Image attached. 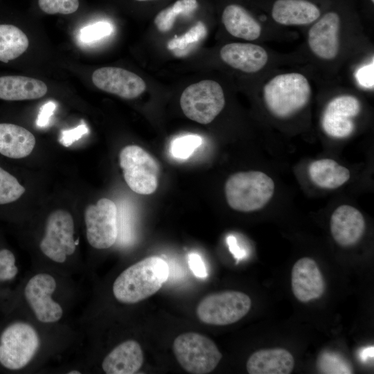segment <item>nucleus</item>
<instances>
[{
    "label": "nucleus",
    "instance_id": "nucleus-1",
    "mask_svg": "<svg viewBox=\"0 0 374 374\" xmlns=\"http://www.w3.org/2000/svg\"><path fill=\"white\" fill-rule=\"evenodd\" d=\"M169 267L158 256L145 258L125 269L114 282V297L121 303L133 304L155 294L167 280Z\"/></svg>",
    "mask_w": 374,
    "mask_h": 374
},
{
    "label": "nucleus",
    "instance_id": "nucleus-2",
    "mask_svg": "<svg viewBox=\"0 0 374 374\" xmlns=\"http://www.w3.org/2000/svg\"><path fill=\"white\" fill-rule=\"evenodd\" d=\"M310 96V83L299 73L276 75L263 88V98L267 109L280 118L297 113L308 104Z\"/></svg>",
    "mask_w": 374,
    "mask_h": 374
},
{
    "label": "nucleus",
    "instance_id": "nucleus-3",
    "mask_svg": "<svg viewBox=\"0 0 374 374\" xmlns=\"http://www.w3.org/2000/svg\"><path fill=\"white\" fill-rule=\"evenodd\" d=\"M275 184L260 171L238 172L226 180L224 192L229 206L240 212H253L262 208L271 199Z\"/></svg>",
    "mask_w": 374,
    "mask_h": 374
},
{
    "label": "nucleus",
    "instance_id": "nucleus-4",
    "mask_svg": "<svg viewBox=\"0 0 374 374\" xmlns=\"http://www.w3.org/2000/svg\"><path fill=\"white\" fill-rule=\"evenodd\" d=\"M39 346V335L33 326L22 321L9 323L0 332V366L10 371L23 369Z\"/></svg>",
    "mask_w": 374,
    "mask_h": 374
},
{
    "label": "nucleus",
    "instance_id": "nucleus-5",
    "mask_svg": "<svg viewBox=\"0 0 374 374\" xmlns=\"http://www.w3.org/2000/svg\"><path fill=\"white\" fill-rule=\"evenodd\" d=\"M172 350L180 366L193 374L211 373L222 357L215 342L193 332L177 336L174 340Z\"/></svg>",
    "mask_w": 374,
    "mask_h": 374
},
{
    "label": "nucleus",
    "instance_id": "nucleus-6",
    "mask_svg": "<svg viewBox=\"0 0 374 374\" xmlns=\"http://www.w3.org/2000/svg\"><path fill=\"white\" fill-rule=\"evenodd\" d=\"M225 98L220 84L204 80L187 87L180 97V106L186 117L201 124H208L222 112Z\"/></svg>",
    "mask_w": 374,
    "mask_h": 374
},
{
    "label": "nucleus",
    "instance_id": "nucleus-7",
    "mask_svg": "<svg viewBox=\"0 0 374 374\" xmlns=\"http://www.w3.org/2000/svg\"><path fill=\"white\" fill-rule=\"evenodd\" d=\"M119 163L124 179L132 190L150 195L157 190L159 166L143 148L136 145L125 146L120 152Z\"/></svg>",
    "mask_w": 374,
    "mask_h": 374
},
{
    "label": "nucleus",
    "instance_id": "nucleus-8",
    "mask_svg": "<svg viewBox=\"0 0 374 374\" xmlns=\"http://www.w3.org/2000/svg\"><path fill=\"white\" fill-rule=\"evenodd\" d=\"M251 306V299L245 293L226 290L206 296L199 303L196 313L204 323L226 326L243 318Z\"/></svg>",
    "mask_w": 374,
    "mask_h": 374
},
{
    "label": "nucleus",
    "instance_id": "nucleus-9",
    "mask_svg": "<svg viewBox=\"0 0 374 374\" xmlns=\"http://www.w3.org/2000/svg\"><path fill=\"white\" fill-rule=\"evenodd\" d=\"M73 235L72 215L65 210L57 209L47 218L40 250L52 261L62 263L75 251L78 240H75Z\"/></svg>",
    "mask_w": 374,
    "mask_h": 374
},
{
    "label": "nucleus",
    "instance_id": "nucleus-10",
    "mask_svg": "<svg viewBox=\"0 0 374 374\" xmlns=\"http://www.w3.org/2000/svg\"><path fill=\"white\" fill-rule=\"evenodd\" d=\"M87 239L95 249L111 247L118 237L117 207L109 199L101 198L84 211Z\"/></svg>",
    "mask_w": 374,
    "mask_h": 374
},
{
    "label": "nucleus",
    "instance_id": "nucleus-11",
    "mask_svg": "<svg viewBox=\"0 0 374 374\" xmlns=\"http://www.w3.org/2000/svg\"><path fill=\"white\" fill-rule=\"evenodd\" d=\"M56 287L55 278L47 273L33 276L24 287L25 299L36 319L42 323H55L62 317V306L52 298Z\"/></svg>",
    "mask_w": 374,
    "mask_h": 374
},
{
    "label": "nucleus",
    "instance_id": "nucleus-12",
    "mask_svg": "<svg viewBox=\"0 0 374 374\" xmlns=\"http://www.w3.org/2000/svg\"><path fill=\"white\" fill-rule=\"evenodd\" d=\"M361 111L360 101L355 96L342 95L332 99L326 107L321 125L325 133L336 139H344L355 130L353 118Z\"/></svg>",
    "mask_w": 374,
    "mask_h": 374
},
{
    "label": "nucleus",
    "instance_id": "nucleus-13",
    "mask_svg": "<svg viewBox=\"0 0 374 374\" xmlns=\"http://www.w3.org/2000/svg\"><path fill=\"white\" fill-rule=\"evenodd\" d=\"M93 84L99 89L125 99H134L146 89L144 80L126 69L107 66L95 70L91 75Z\"/></svg>",
    "mask_w": 374,
    "mask_h": 374
},
{
    "label": "nucleus",
    "instance_id": "nucleus-14",
    "mask_svg": "<svg viewBox=\"0 0 374 374\" xmlns=\"http://www.w3.org/2000/svg\"><path fill=\"white\" fill-rule=\"evenodd\" d=\"M291 282L294 296L303 303L319 299L325 290L324 280L317 262L308 257L295 262Z\"/></svg>",
    "mask_w": 374,
    "mask_h": 374
},
{
    "label": "nucleus",
    "instance_id": "nucleus-15",
    "mask_svg": "<svg viewBox=\"0 0 374 374\" xmlns=\"http://www.w3.org/2000/svg\"><path fill=\"white\" fill-rule=\"evenodd\" d=\"M330 228L335 241L341 247H350L362 238L366 229L365 219L356 208L343 204L330 217Z\"/></svg>",
    "mask_w": 374,
    "mask_h": 374
},
{
    "label": "nucleus",
    "instance_id": "nucleus-16",
    "mask_svg": "<svg viewBox=\"0 0 374 374\" xmlns=\"http://www.w3.org/2000/svg\"><path fill=\"white\" fill-rule=\"evenodd\" d=\"M340 19L334 12L325 14L310 29L308 44L311 51L323 60H332L339 48Z\"/></svg>",
    "mask_w": 374,
    "mask_h": 374
},
{
    "label": "nucleus",
    "instance_id": "nucleus-17",
    "mask_svg": "<svg viewBox=\"0 0 374 374\" xmlns=\"http://www.w3.org/2000/svg\"><path fill=\"white\" fill-rule=\"evenodd\" d=\"M221 59L231 67L246 73H256L267 62L268 55L260 46L250 43H231L220 50Z\"/></svg>",
    "mask_w": 374,
    "mask_h": 374
},
{
    "label": "nucleus",
    "instance_id": "nucleus-18",
    "mask_svg": "<svg viewBox=\"0 0 374 374\" xmlns=\"http://www.w3.org/2000/svg\"><path fill=\"white\" fill-rule=\"evenodd\" d=\"M143 363V353L140 344L129 339L116 346L102 362L107 374H133L139 371Z\"/></svg>",
    "mask_w": 374,
    "mask_h": 374
},
{
    "label": "nucleus",
    "instance_id": "nucleus-19",
    "mask_svg": "<svg viewBox=\"0 0 374 374\" xmlns=\"http://www.w3.org/2000/svg\"><path fill=\"white\" fill-rule=\"evenodd\" d=\"M246 366L249 374H290L293 371L294 359L285 348L261 349L249 357Z\"/></svg>",
    "mask_w": 374,
    "mask_h": 374
},
{
    "label": "nucleus",
    "instance_id": "nucleus-20",
    "mask_svg": "<svg viewBox=\"0 0 374 374\" xmlns=\"http://www.w3.org/2000/svg\"><path fill=\"white\" fill-rule=\"evenodd\" d=\"M34 135L24 127L10 123H0V156L8 159H24L35 145Z\"/></svg>",
    "mask_w": 374,
    "mask_h": 374
},
{
    "label": "nucleus",
    "instance_id": "nucleus-21",
    "mask_svg": "<svg viewBox=\"0 0 374 374\" xmlns=\"http://www.w3.org/2000/svg\"><path fill=\"white\" fill-rule=\"evenodd\" d=\"M320 15L319 9L307 0H277L271 10L273 19L286 26L309 24Z\"/></svg>",
    "mask_w": 374,
    "mask_h": 374
},
{
    "label": "nucleus",
    "instance_id": "nucleus-22",
    "mask_svg": "<svg viewBox=\"0 0 374 374\" xmlns=\"http://www.w3.org/2000/svg\"><path fill=\"white\" fill-rule=\"evenodd\" d=\"M48 88L42 80L22 75L0 77V99L8 101L35 100L46 95Z\"/></svg>",
    "mask_w": 374,
    "mask_h": 374
},
{
    "label": "nucleus",
    "instance_id": "nucleus-23",
    "mask_svg": "<svg viewBox=\"0 0 374 374\" xmlns=\"http://www.w3.org/2000/svg\"><path fill=\"white\" fill-rule=\"evenodd\" d=\"M226 30L233 36L245 40H255L261 34L260 24L242 6H227L222 16Z\"/></svg>",
    "mask_w": 374,
    "mask_h": 374
},
{
    "label": "nucleus",
    "instance_id": "nucleus-24",
    "mask_svg": "<svg viewBox=\"0 0 374 374\" xmlns=\"http://www.w3.org/2000/svg\"><path fill=\"white\" fill-rule=\"evenodd\" d=\"M308 173L311 181L323 189H335L344 185L350 177V171L331 159L312 161Z\"/></svg>",
    "mask_w": 374,
    "mask_h": 374
},
{
    "label": "nucleus",
    "instance_id": "nucleus-25",
    "mask_svg": "<svg viewBox=\"0 0 374 374\" xmlns=\"http://www.w3.org/2000/svg\"><path fill=\"white\" fill-rule=\"evenodd\" d=\"M26 35L12 24H0V61L4 63L21 55L28 48Z\"/></svg>",
    "mask_w": 374,
    "mask_h": 374
},
{
    "label": "nucleus",
    "instance_id": "nucleus-26",
    "mask_svg": "<svg viewBox=\"0 0 374 374\" xmlns=\"http://www.w3.org/2000/svg\"><path fill=\"white\" fill-rule=\"evenodd\" d=\"M198 7L197 0H177L170 7L161 10L154 18V24L161 32H167L174 26L179 15L192 14Z\"/></svg>",
    "mask_w": 374,
    "mask_h": 374
},
{
    "label": "nucleus",
    "instance_id": "nucleus-27",
    "mask_svg": "<svg viewBox=\"0 0 374 374\" xmlns=\"http://www.w3.org/2000/svg\"><path fill=\"white\" fill-rule=\"evenodd\" d=\"M25 192V187L17 177L0 165V207L15 203Z\"/></svg>",
    "mask_w": 374,
    "mask_h": 374
},
{
    "label": "nucleus",
    "instance_id": "nucleus-28",
    "mask_svg": "<svg viewBox=\"0 0 374 374\" xmlns=\"http://www.w3.org/2000/svg\"><path fill=\"white\" fill-rule=\"evenodd\" d=\"M207 30L202 21L197 22L186 33L180 37L175 36L168 43V48L177 56L187 54L193 46L202 41L206 35Z\"/></svg>",
    "mask_w": 374,
    "mask_h": 374
},
{
    "label": "nucleus",
    "instance_id": "nucleus-29",
    "mask_svg": "<svg viewBox=\"0 0 374 374\" xmlns=\"http://www.w3.org/2000/svg\"><path fill=\"white\" fill-rule=\"evenodd\" d=\"M317 368L321 373H353L352 364L344 356L330 350H325L319 354L317 360Z\"/></svg>",
    "mask_w": 374,
    "mask_h": 374
},
{
    "label": "nucleus",
    "instance_id": "nucleus-30",
    "mask_svg": "<svg viewBox=\"0 0 374 374\" xmlns=\"http://www.w3.org/2000/svg\"><path fill=\"white\" fill-rule=\"evenodd\" d=\"M202 138L196 134H188L175 139L170 144V153L177 159H186L200 146Z\"/></svg>",
    "mask_w": 374,
    "mask_h": 374
},
{
    "label": "nucleus",
    "instance_id": "nucleus-31",
    "mask_svg": "<svg viewBox=\"0 0 374 374\" xmlns=\"http://www.w3.org/2000/svg\"><path fill=\"white\" fill-rule=\"evenodd\" d=\"M19 272L14 253L6 247H0V285L13 280Z\"/></svg>",
    "mask_w": 374,
    "mask_h": 374
},
{
    "label": "nucleus",
    "instance_id": "nucleus-32",
    "mask_svg": "<svg viewBox=\"0 0 374 374\" xmlns=\"http://www.w3.org/2000/svg\"><path fill=\"white\" fill-rule=\"evenodd\" d=\"M40 9L45 13L69 15L79 8L78 0H38Z\"/></svg>",
    "mask_w": 374,
    "mask_h": 374
},
{
    "label": "nucleus",
    "instance_id": "nucleus-33",
    "mask_svg": "<svg viewBox=\"0 0 374 374\" xmlns=\"http://www.w3.org/2000/svg\"><path fill=\"white\" fill-rule=\"evenodd\" d=\"M112 31L109 23L98 21L83 27L80 31V39L85 43L95 42L109 35Z\"/></svg>",
    "mask_w": 374,
    "mask_h": 374
},
{
    "label": "nucleus",
    "instance_id": "nucleus-34",
    "mask_svg": "<svg viewBox=\"0 0 374 374\" xmlns=\"http://www.w3.org/2000/svg\"><path fill=\"white\" fill-rule=\"evenodd\" d=\"M88 132L87 125L84 123L79 125L75 128L62 132L60 142L64 146L71 145L74 141L78 140L82 135Z\"/></svg>",
    "mask_w": 374,
    "mask_h": 374
},
{
    "label": "nucleus",
    "instance_id": "nucleus-35",
    "mask_svg": "<svg viewBox=\"0 0 374 374\" xmlns=\"http://www.w3.org/2000/svg\"><path fill=\"white\" fill-rule=\"evenodd\" d=\"M356 78L359 84L366 88L373 87V63L360 68L357 73Z\"/></svg>",
    "mask_w": 374,
    "mask_h": 374
},
{
    "label": "nucleus",
    "instance_id": "nucleus-36",
    "mask_svg": "<svg viewBox=\"0 0 374 374\" xmlns=\"http://www.w3.org/2000/svg\"><path fill=\"white\" fill-rule=\"evenodd\" d=\"M188 263L195 276L199 278L207 276L204 263L199 255L194 253L188 254Z\"/></svg>",
    "mask_w": 374,
    "mask_h": 374
},
{
    "label": "nucleus",
    "instance_id": "nucleus-37",
    "mask_svg": "<svg viewBox=\"0 0 374 374\" xmlns=\"http://www.w3.org/2000/svg\"><path fill=\"white\" fill-rule=\"evenodd\" d=\"M55 108L56 105L52 101H49L43 105L40 108L37 116V125L39 127L46 126L48 123L50 118L53 115Z\"/></svg>",
    "mask_w": 374,
    "mask_h": 374
},
{
    "label": "nucleus",
    "instance_id": "nucleus-38",
    "mask_svg": "<svg viewBox=\"0 0 374 374\" xmlns=\"http://www.w3.org/2000/svg\"><path fill=\"white\" fill-rule=\"evenodd\" d=\"M228 243L230 247V251L234 254L237 258L242 257L243 253L240 250L239 247L236 246L235 242V240L233 236L228 238Z\"/></svg>",
    "mask_w": 374,
    "mask_h": 374
},
{
    "label": "nucleus",
    "instance_id": "nucleus-39",
    "mask_svg": "<svg viewBox=\"0 0 374 374\" xmlns=\"http://www.w3.org/2000/svg\"><path fill=\"white\" fill-rule=\"evenodd\" d=\"M373 357V347L364 348L359 352V357L362 361H366L368 357Z\"/></svg>",
    "mask_w": 374,
    "mask_h": 374
},
{
    "label": "nucleus",
    "instance_id": "nucleus-40",
    "mask_svg": "<svg viewBox=\"0 0 374 374\" xmlns=\"http://www.w3.org/2000/svg\"><path fill=\"white\" fill-rule=\"evenodd\" d=\"M67 373H69V374H80V373H81V372L79 371L73 370V371H69Z\"/></svg>",
    "mask_w": 374,
    "mask_h": 374
},
{
    "label": "nucleus",
    "instance_id": "nucleus-41",
    "mask_svg": "<svg viewBox=\"0 0 374 374\" xmlns=\"http://www.w3.org/2000/svg\"><path fill=\"white\" fill-rule=\"evenodd\" d=\"M136 1H149V0H136Z\"/></svg>",
    "mask_w": 374,
    "mask_h": 374
},
{
    "label": "nucleus",
    "instance_id": "nucleus-42",
    "mask_svg": "<svg viewBox=\"0 0 374 374\" xmlns=\"http://www.w3.org/2000/svg\"><path fill=\"white\" fill-rule=\"evenodd\" d=\"M373 2L374 1V0H371Z\"/></svg>",
    "mask_w": 374,
    "mask_h": 374
}]
</instances>
